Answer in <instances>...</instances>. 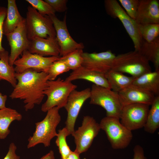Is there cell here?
I'll return each instance as SVG.
<instances>
[{
    "label": "cell",
    "mask_w": 159,
    "mask_h": 159,
    "mask_svg": "<svg viewBox=\"0 0 159 159\" xmlns=\"http://www.w3.org/2000/svg\"><path fill=\"white\" fill-rule=\"evenodd\" d=\"M10 47L9 64L13 66L15 61L24 50H27L30 41L27 35L25 19L12 32L5 35Z\"/></svg>",
    "instance_id": "14"
},
{
    "label": "cell",
    "mask_w": 159,
    "mask_h": 159,
    "mask_svg": "<svg viewBox=\"0 0 159 159\" xmlns=\"http://www.w3.org/2000/svg\"><path fill=\"white\" fill-rule=\"evenodd\" d=\"M21 115L16 110L9 107L0 109V139L6 138L10 132L9 125L14 121H20Z\"/></svg>",
    "instance_id": "22"
},
{
    "label": "cell",
    "mask_w": 159,
    "mask_h": 159,
    "mask_svg": "<svg viewBox=\"0 0 159 159\" xmlns=\"http://www.w3.org/2000/svg\"><path fill=\"white\" fill-rule=\"evenodd\" d=\"M80 155L74 151H72L66 159H80Z\"/></svg>",
    "instance_id": "39"
},
{
    "label": "cell",
    "mask_w": 159,
    "mask_h": 159,
    "mask_svg": "<svg viewBox=\"0 0 159 159\" xmlns=\"http://www.w3.org/2000/svg\"><path fill=\"white\" fill-rule=\"evenodd\" d=\"M133 152V159H147L145 156L143 148L140 145L135 146Z\"/></svg>",
    "instance_id": "36"
},
{
    "label": "cell",
    "mask_w": 159,
    "mask_h": 159,
    "mask_svg": "<svg viewBox=\"0 0 159 159\" xmlns=\"http://www.w3.org/2000/svg\"><path fill=\"white\" fill-rule=\"evenodd\" d=\"M7 8L6 15L3 24V33L5 35L13 32L24 19L19 11L15 0H8Z\"/></svg>",
    "instance_id": "21"
},
{
    "label": "cell",
    "mask_w": 159,
    "mask_h": 159,
    "mask_svg": "<svg viewBox=\"0 0 159 159\" xmlns=\"http://www.w3.org/2000/svg\"><path fill=\"white\" fill-rule=\"evenodd\" d=\"M69 135V132L65 127L58 131L55 143L58 147L61 159H66L72 151L66 140L67 137Z\"/></svg>",
    "instance_id": "28"
},
{
    "label": "cell",
    "mask_w": 159,
    "mask_h": 159,
    "mask_svg": "<svg viewBox=\"0 0 159 159\" xmlns=\"http://www.w3.org/2000/svg\"><path fill=\"white\" fill-rule=\"evenodd\" d=\"M99 125L113 149H124L130 144L133 137L132 131L121 123L119 118L106 116L101 119Z\"/></svg>",
    "instance_id": "6"
},
{
    "label": "cell",
    "mask_w": 159,
    "mask_h": 159,
    "mask_svg": "<svg viewBox=\"0 0 159 159\" xmlns=\"http://www.w3.org/2000/svg\"><path fill=\"white\" fill-rule=\"evenodd\" d=\"M100 129L99 123L93 117L84 116L81 125L72 135L76 145L74 151L80 155L87 151Z\"/></svg>",
    "instance_id": "9"
},
{
    "label": "cell",
    "mask_w": 159,
    "mask_h": 159,
    "mask_svg": "<svg viewBox=\"0 0 159 159\" xmlns=\"http://www.w3.org/2000/svg\"><path fill=\"white\" fill-rule=\"evenodd\" d=\"M69 70L65 63L59 59L53 62L46 72L48 75V80H54L58 75Z\"/></svg>",
    "instance_id": "30"
},
{
    "label": "cell",
    "mask_w": 159,
    "mask_h": 159,
    "mask_svg": "<svg viewBox=\"0 0 159 159\" xmlns=\"http://www.w3.org/2000/svg\"><path fill=\"white\" fill-rule=\"evenodd\" d=\"M126 12L131 18L135 20L140 0H119Z\"/></svg>",
    "instance_id": "32"
},
{
    "label": "cell",
    "mask_w": 159,
    "mask_h": 159,
    "mask_svg": "<svg viewBox=\"0 0 159 159\" xmlns=\"http://www.w3.org/2000/svg\"><path fill=\"white\" fill-rule=\"evenodd\" d=\"M135 21L138 24H159L158 0H140Z\"/></svg>",
    "instance_id": "17"
},
{
    "label": "cell",
    "mask_w": 159,
    "mask_h": 159,
    "mask_svg": "<svg viewBox=\"0 0 159 159\" xmlns=\"http://www.w3.org/2000/svg\"><path fill=\"white\" fill-rule=\"evenodd\" d=\"M90 95L89 88L80 91L75 90L70 94L64 107L67 112L65 127L70 135L74 132L75 123L80 110L85 102L90 98Z\"/></svg>",
    "instance_id": "12"
},
{
    "label": "cell",
    "mask_w": 159,
    "mask_h": 159,
    "mask_svg": "<svg viewBox=\"0 0 159 159\" xmlns=\"http://www.w3.org/2000/svg\"><path fill=\"white\" fill-rule=\"evenodd\" d=\"M25 19L27 37L29 41L38 37H56L53 23L49 16L40 14L29 6Z\"/></svg>",
    "instance_id": "5"
},
{
    "label": "cell",
    "mask_w": 159,
    "mask_h": 159,
    "mask_svg": "<svg viewBox=\"0 0 159 159\" xmlns=\"http://www.w3.org/2000/svg\"><path fill=\"white\" fill-rule=\"evenodd\" d=\"M32 6L43 16H50L55 15V12L50 5L44 0H26Z\"/></svg>",
    "instance_id": "31"
},
{
    "label": "cell",
    "mask_w": 159,
    "mask_h": 159,
    "mask_svg": "<svg viewBox=\"0 0 159 159\" xmlns=\"http://www.w3.org/2000/svg\"><path fill=\"white\" fill-rule=\"evenodd\" d=\"M53 23L57 38L60 48V57H62L78 49H83L82 43L75 41L70 34L66 24V15L62 20L59 19L55 15L49 16Z\"/></svg>",
    "instance_id": "13"
},
{
    "label": "cell",
    "mask_w": 159,
    "mask_h": 159,
    "mask_svg": "<svg viewBox=\"0 0 159 159\" xmlns=\"http://www.w3.org/2000/svg\"><path fill=\"white\" fill-rule=\"evenodd\" d=\"M116 55L110 50L102 52H83L82 66L92 70L105 74L111 69Z\"/></svg>",
    "instance_id": "15"
},
{
    "label": "cell",
    "mask_w": 159,
    "mask_h": 159,
    "mask_svg": "<svg viewBox=\"0 0 159 159\" xmlns=\"http://www.w3.org/2000/svg\"><path fill=\"white\" fill-rule=\"evenodd\" d=\"M111 69L128 74L134 78L152 71L149 62L135 50L116 56Z\"/></svg>",
    "instance_id": "3"
},
{
    "label": "cell",
    "mask_w": 159,
    "mask_h": 159,
    "mask_svg": "<svg viewBox=\"0 0 159 159\" xmlns=\"http://www.w3.org/2000/svg\"><path fill=\"white\" fill-rule=\"evenodd\" d=\"M78 80H86L93 84L110 89L105 74L92 70L82 66L72 71L65 80L72 82Z\"/></svg>",
    "instance_id": "19"
},
{
    "label": "cell",
    "mask_w": 159,
    "mask_h": 159,
    "mask_svg": "<svg viewBox=\"0 0 159 159\" xmlns=\"http://www.w3.org/2000/svg\"><path fill=\"white\" fill-rule=\"evenodd\" d=\"M118 93L122 107L134 104H141L150 106L155 97L150 92L132 84Z\"/></svg>",
    "instance_id": "16"
},
{
    "label": "cell",
    "mask_w": 159,
    "mask_h": 159,
    "mask_svg": "<svg viewBox=\"0 0 159 159\" xmlns=\"http://www.w3.org/2000/svg\"><path fill=\"white\" fill-rule=\"evenodd\" d=\"M104 5L107 13L113 18L118 19L121 22L133 42L134 50L138 51L143 39L135 20L128 15L116 0H105Z\"/></svg>",
    "instance_id": "8"
},
{
    "label": "cell",
    "mask_w": 159,
    "mask_h": 159,
    "mask_svg": "<svg viewBox=\"0 0 159 159\" xmlns=\"http://www.w3.org/2000/svg\"><path fill=\"white\" fill-rule=\"evenodd\" d=\"M83 52V49H77L60 57L59 59L65 63L70 70L73 71L82 66Z\"/></svg>",
    "instance_id": "27"
},
{
    "label": "cell",
    "mask_w": 159,
    "mask_h": 159,
    "mask_svg": "<svg viewBox=\"0 0 159 159\" xmlns=\"http://www.w3.org/2000/svg\"><path fill=\"white\" fill-rule=\"evenodd\" d=\"M39 159H55L54 151L50 150L48 153Z\"/></svg>",
    "instance_id": "38"
},
{
    "label": "cell",
    "mask_w": 159,
    "mask_h": 159,
    "mask_svg": "<svg viewBox=\"0 0 159 159\" xmlns=\"http://www.w3.org/2000/svg\"><path fill=\"white\" fill-rule=\"evenodd\" d=\"M132 84L154 95H159V70L145 73L135 78Z\"/></svg>",
    "instance_id": "20"
},
{
    "label": "cell",
    "mask_w": 159,
    "mask_h": 159,
    "mask_svg": "<svg viewBox=\"0 0 159 159\" xmlns=\"http://www.w3.org/2000/svg\"><path fill=\"white\" fill-rule=\"evenodd\" d=\"M90 99V104L99 105L105 110L106 116L120 118L122 106L118 93L93 84Z\"/></svg>",
    "instance_id": "7"
},
{
    "label": "cell",
    "mask_w": 159,
    "mask_h": 159,
    "mask_svg": "<svg viewBox=\"0 0 159 159\" xmlns=\"http://www.w3.org/2000/svg\"><path fill=\"white\" fill-rule=\"evenodd\" d=\"M149 106L141 104L123 106L120 117V122L131 131L143 127L146 122Z\"/></svg>",
    "instance_id": "10"
},
{
    "label": "cell",
    "mask_w": 159,
    "mask_h": 159,
    "mask_svg": "<svg viewBox=\"0 0 159 159\" xmlns=\"http://www.w3.org/2000/svg\"><path fill=\"white\" fill-rule=\"evenodd\" d=\"M29 41L27 50L30 53L44 57L59 56L60 48L56 37L36 38Z\"/></svg>",
    "instance_id": "18"
},
{
    "label": "cell",
    "mask_w": 159,
    "mask_h": 159,
    "mask_svg": "<svg viewBox=\"0 0 159 159\" xmlns=\"http://www.w3.org/2000/svg\"><path fill=\"white\" fill-rule=\"evenodd\" d=\"M59 110L57 107L49 109L44 118L35 123V131L28 139V148L40 143L45 147L50 146L52 140L57 135L56 128L61 119Z\"/></svg>",
    "instance_id": "2"
},
{
    "label": "cell",
    "mask_w": 159,
    "mask_h": 159,
    "mask_svg": "<svg viewBox=\"0 0 159 159\" xmlns=\"http://www.w3.org/2000/svg\"><path fill=\"white\" fill-rule=\"evenodd\" d=\"M17 147L13 143L9 145L8 152L3 159H20V156L16 153Z\"/></svg>",
    "instance_id": "35"
},
{
    "label": "cell",
    "mask_w": 159,
    "mask_h": 159,
    "mask_svg": "<svg viewBox=\"0 0 159 159\" xmlns=\"http://www.w3.org/2000/svg\"><path fill=\"white\" fill-rule=\"evenodd\" d=\"M138 52L153 64L155 70H159V37L150 42L143 39Z\"/></svg>",
    "instance_id": "23"
},
{
    "label": "cell",
    "mask_w": 159,
    "mask_h": 159,
    "mask_svg": "<svg viewBox=\"0 0 159 159\" xmlns=\"http://www.w3.org/2000/svg\"><path fill=\"white\" fill-rule=\"evenodd\" d=\"M15 76L17 83L9 97L23 100L26 111L39 105L45 96L44 92L48 80L47 73L29 69L16 73Z\"/></svg>",
    "instance_id": "1"
},
{
    "label": "cell",
    "mask_w": 159,
    "mask_h": 159,
    "mask_svg": "<svg viewBox=\"0 0 159 159\" xmlns=\"http://www.w3.org/2000/svg\"><path fill=\"white\" fill-rule=\"evenodd\" d=\"M7 99L6 95H3L0 92V109L4 108L6 107V103Z\"/></svg>",
    "instance_id": "37"
},
{
    "label": "cell",
    "mask_w": 159,
    "mask_h": 159,
    "mask_svg": "<svg viewBox=\"0 0 159 159\" xmlns=\"http://www.w3.org/2000/svg\"><path fill=\"white\" fill-rule=\"evenodd\" d=\"M54 10L55 12H62L67 9V0H45Z\"/></svg>",
    "instance_id": "33"
},
{
    "label": "cell",
    "mask_w": 159,
    "mask_h": 159,
    "mask_svg": "<svg viewBox=\"0 0 159 159\" xmlns=\"http://www.w3.org/2000/svg\"><path fill=\"white\" fill-rule=\"evenodd\" d=\"M7 8L0 6V52L5 50L2 45V40L3 33V24L6 16Z\"/></svg>",
    "instance_id": "34"
},
{
    "label": "cell",
    "mask_w": 159,
    "mask_h": 159,
    "mask_svg": "<svg viewBox=\"0 0 159 159\" xmlns=\"http://www.w3.org/2000/svg\"><path fill=\"white\" fill-rule=\"evenodd\" d=\"M105 74L110 89L117 93L132 84L135 79L131 76H126L123 73L112 69Z\"/></svg>",
    "instance_id": "24"
},
{
    "label": "cell",
    "mask_w": 159,
    "mask_h": 159,
    "mask_svg": "<svg viewBox=\"0 0 159 159\" xmlns=\"http://www.w3.org/2000/svg\"><path fill=\"white\" fill-rule=\"evenodd\" d=\"M138 25L140 36L145 41L150 42L159 37V24Z\"/></svg>",
    "instance_id": "29"
},
{
    "label": "cell",
    "mask_w": 159,
    "mask_h": 159,
    "mask_svg": "<svg viewBox=\"0 0 159 159\" xmlns=\"http://www.w3.org/2000/svg\"><path fill=\"white\" fill-rule=\"evenodd\" d=\"M151 105L143 127L146 132L153 134L159 127V95L155 96Z\"/></svg>",
    "instance_id": "26"
},
{
    "label": "cell",
    "mask_w": 159,
    "mask_h": 159,
    "mask_svg": "<svg viewBox=\"0 0 159 159\" xmlns=\"http://www.w3.org/2000/svg\"><path fill=\"white\" fill-rule=\"evenodd\" d=\"M77 87V85L72 82L60 78L54 80H48L44 92L47 98L42 105V111L47 112L54 107H57L59 109L64 107L70 94Z\"/></svg>",
    "instance_id": "4"
},
{
    "label": "cell",
    "mask_w": 159,
    "mask_h": 159,
    "mask_svg": "<svg viewBox=\"0 0 159 159\" xmlns=\"http://www.w3.org/2000/svg\"><path fill=\"white\" fill-rule=\"evenodd\" d=\"M14 62V65L16 73H21L29 69L38 72H46L54 62L58 60V56L44 57L30 53L28 50H24Z\"/></svg>",
    "instance_id": "11"
},
{
    "label": "cell",
    "mask_w": 159,
    "mask_h": 159,
    "mask_svg": "<svg viewBox=\"0 0 159 159\" xmlns=\"http://www.w3.org/2000/svg\"><path fill=\"white\" fill-rule=\"evenodd\" d=\"M9 52L5 50L0 52V81L4 80L14 87L17 83L13 66L9 64Z\"/></svg>",
    "instance_id": "25"
}]
</instances>
